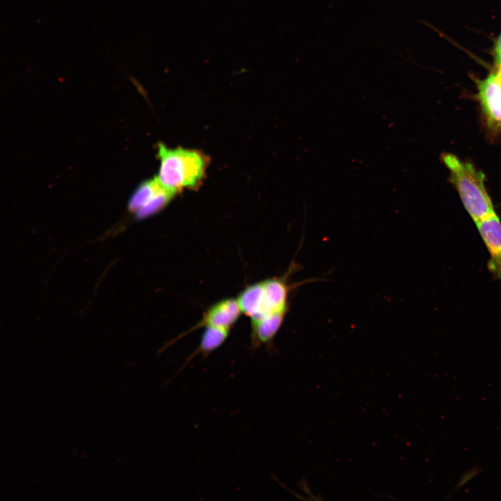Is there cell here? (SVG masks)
<instances>
[{"mask_svg":"<svg viewBox=\"0 0 501 501\" xmlns=\"http://www.w3.org/2000/svg\"><path fill=\"white\" fill-rule=\"evenodd\" d=\"M160 165L156 177L165 188L177 193L196 188L205 177L207 159L201 152L181 148L157 145Z\"/></svg>","mask_w":501,"mask_h":501,"instance_id":"6da1fadb","label":"cell"},{"mask_svg":"<svg viewBox=\"0 0 501 501\" xmlns=\"http://www.w3.org/2000/svg\"><path fill=\"white\" fill-rule=\"evenodd\" d=\"M450 170L464 207L475 222L495 214L491 200L484 186V175L472 164L450 153L442 155Z\"/></svg>","mask_w":501,"mask_h":501,"instance_id":"7a4b0ae2","label":"cell"},{"mask_svg":"<svg viewBox=\"0 0 501 501\" xmlns=\"http://www.w3.org/2000/svg\"><path fill=\"white\" fill-rule=\"evenodd\" d=\"M175 195L156 177L148 180L134 190L129 199L127 210L135 220H143L161 212Z\"/></svg>","mask_w":501,"mask_h":501,"instance_id":"3957f363","label":"cell"},{"mask_svg":"<svg viewBox=\"0 0 501 501\" xmlns=\"http://www.w3.org/2000/svg\"><path fill=\"white\" fill-rule=\"evenodd\" d=\"M241 314L242 312L237 298L220 300L209 307L201 320L186 333L205 326H219L231 329Z\"/></svg>","mask_w":501,"mask_h":501,"instance_id":"277c9868","label":"cell"},{"mask_svg":"<svg viewBox=\"0 0 501 501\" xmlns=\"http://www.w3.org/2000/svg\"><path fill=\"white\" fill-rule=\"evenodd\" d=\"M490 253V270L501 279V222L494 214L475 222Z\"/></svg>","mask_w":501,"mask_h":501,"instance_id":"5b68a950","label":"cell"},{"mask_svg":"<svg viewBox=\"0 0 501 501\" xmlns=\"http://www.w3.org/2000/svg\"><path fill=\"white\" fill-rule=\"evenodd\" d=\"M196 350L188 358L182 367H186L197 355L207 357L214 351L218 349L228 339L230 328L219 326H205Z\"/></svg>","mask_w":501,"mask_h":501,"instance_id":"8992f818","label":"cell"},{"mask_svg":"<svg viewBox=\"0 0 501 501\" xmlns=\"http://www.w3.org/2000/svg\"><path fill=\"white\" fill-rule=\"evenodd\" d=\"M480 471H481V468L479 467L475 466L473 468H472L468 472H465V474L461 477V479L459 480V482L456 486L457 488L463 486L471 478L476 476Z\"/></svg>","mask_w":501,"mask_h":501,"instance_id":"52a82bcc","label":"cell"}]
</instances>
